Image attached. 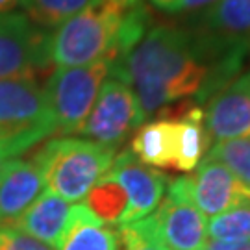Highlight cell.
I'll return each mask as SVG.
<instances>
[{
    "mask_svg": "<svg viewBox=\"0 0 250 250\" xmlns=\"http://www.w3.org/2000/svg\"><path fill=\"white\" fill-rule=\"evenodd\" d=\"M145 0H93L56 28L48 39V58L56 67H83L113 62L128 15Z\"/></svg>",
    "mask_w": 250,
    "mask_h": 250,
    "instance_id": "7a4b0ae2",
    "label": "cell"
},
{
    "mask_svg": "<svg viewBox=\"0 0 250 250\" xmlns=\"http://www.w3.org/2000/svg\"><path fill=\"white\" fill-rule=\"evenodd\" d=\"M198 250H202V249H198Z\"/></svg>",
    "mask_w": 250,
    "mask_h": 250,
    "instance_id": "f1b7e54d",
    "label": "cell"
},
{
    "mask_svg": "<svg viewBox=\"0 0 250 250\" xmlns=\"http://www.w3.org/2000/svg\"><path fill=\"white\" fill-rule=\"evenodd\" d=\"M230 50L217 48L193 28L154 24L125 58L111 63L109 76L132 87L146 119L178 102L197 100Z\"/></svg>",
    "mask_w": 250,
    "mask_h": 250,
    "instance_id": "6da1fadb",
    "label": "cell"
},
{
    "mask_svg": "<svg viewBox=\"0 0 250 250\" xmlns=\"http://www.w3.org/2000/svg\"><path fill=\"white\" fill-rule=\"evenodd\" d=\"M107 172L123 186L128 197V208L121 226L135 223L154 213L169 186V180L163 172L141 163L132 154V150L117 154Z\"/></svg>",
    "mask_w": 250,
    "mask_h": 250,
    "instance_id": "9c48e42d",
    "label": "cell"
},
{
    "mask_svg": "<svg viewBox=\"0 0 250 250\" xmlns=\"http://www.w3.org/2000/svg\"><path fill=\"white\" fill-rule=\"evenodd\" d=\"M117 232L99 221L85 204L71 206L67 228L58 250H117Z\"/></svg>",
    "mask_w": 250,
    "mask_h": 250,
    "instance_id": "2e32d148",
    "label": "cell"
},
{
    "mask_svg": "<svg viewBox=\"0 0 250 250\" xmlns=\"http://www.w3.org/2000/svg\"><path fill=\"white\" fill-rule=\"evenodd\" d=\"M130 150L145 165L174 169L178 150V121L156 119L143 125L132 137Z\"/></svg>",
    "mask_w": 250,
    "mask_h": 250,
    "instance_id": "9a60e30c",
    "label": "cell"
},
{
    "mask_svg": "<svg viewBox=\"0 0 250 250\" xmlns=\"http://www.w3.org/2000/svg\"><path fill=\"white\" fill-rule=\"evenodd\" d=\"M206 158L223 163L250 193V137L217 141L209 146Z\"/></svg>",
    "mask_w": 250,
    "mask_h": 250,
    "instance_id": "ffe728a7",
    "label": "cell"
},
{
    "mask_svg": "<svg viewBox=\"0 0 250 250\" xmlns=\"http://www.w3.org/2000/svg\"><path fill=\"white\" fill-rule=\"evenodd\" d=\"M148 2H150L152 6H156L158 9H161V11L172 15V13H174V8L178 6L180 0H148Z\"/></svg>",
    "mask_w": 250,
    "mask_h": 250,
    "instance_id": "4316f807",
    "label": "cell"
},
{
    "mask_svg": "<svg viewBox=\"0 0 250 250\" xmlns=\"http://www.w3.org/2000/svg\"><path fill=\"white\" fill-rule=\"evenodd\" d=\"M219 48L250 46V0H219L200 13L193 28Z\"/></svg>",
    "mask_w": 250,
    "mask_h": 250,
    "instance_id": "7c38bea8",
    "label": "cell"
},
{
    "mask_svg": "<svg viewBox=\"0 0 250 250\" xmlns=\"http://www.w3.org/2000/svg\"><path fill=\"white\" fill-rule=\"evenodd\" d=\"M204 126L209 139L228 141L250 135V71L233 78L208 100Z\"/></svg>",
    "mask_w": 250,
    "mask_h": 250,
    "instance_id": "30bf717a",
    "label": "cell"
},
{
    "mask_svg": "<svg viewBox=\"0 0 250 250\" xmlns=\"http://www.w3.org/2000/svg\"><path fill=\"white\" fill-rule=\"evenodd\" d=\"M209 135L204 126V109L191 106L178 119V150H176V170L191 172L202 161L209 148Z\"/></svg>",
    "mask_w": 250,
    "mask_h": 250,
    "instance_id": "e0dca14e",
    "label": "cell"
},
{
    "mask_svg": "<svg viewBox=\"0 0 250 250\" xmlns=\"http://www.w3.org/2000/svg\"><path fill=\"white\" fill-rule=\"evenodd\" d=\"M161 241L169 250H198L204 247L206 217L191 198L189 176L169 182L165 197L154 211Z\"/></svg>",
    "mask_w": 250,
    "mask_h": 250,
    "instance_id": "ba28073f",
    "label": "cell"
},
{
    "mask_svg": "<svg viewBox=\"0 0 250 250\" xmlns=\"http://www.w3.org/2000/svg\"><path fill=\"white\" fill-rule=\"evenodd\" d=\"M189 186L191 198L204 217H215L250 202V193L239 180L223 163L209 158L198 163L195 172L189 176Z\"/></svg>",
    "mask_w": 250,
    "mask_h": 250,
    "instance_id": "8fae6325",
    "label": "cell"
},
{
    "mask_svg": "<svg viewBox=\"0 0 250 250\" xmlns=\"http://www.w3.org/2000/svg\"><path fill=\"white\" fill-rule=\"evenodd\" d=\"M117 150L91 139H50L32 160L43 172L45 186L67 202H78L111 169Z\"/></svg>",
    "mask_w": 250,
    "mask_h": 250,
    "instance_id": "3957f363",
    "label": "cell"
},
{
    "mask_svg": "<svg viewBox=\"0 0 250 250\" xmlns=\"http://www.w3.org/2000/svg\"><path fill=\"white\" fill-rule=\"evenodd\" d=\"M19 0H0V13L4 11H11V8L17 4Z\"/></svg>",
    "mask_w": 250,
    "mask_h": 250,
    "instance_id": "83f0119b",
    "label": "cell"
},
{
    "mask_svg": "<svg viewBox=\"0 0 250 250\" xmlns=\"http://www.w3.org/2000/svg\"><path fill=\"white\" fill-rule=\"evenodd\" d=\"M50 34L34 24L26 13H0V80L36 78L52 63L48 58Z\"/></svg>",
    "mask_w": 250,
    "mask_h": 250,
    "instance_id": "52a82bcc",
    "label": "cell"
},
{
    "mask_svg": "<svg viewBox=\"0 0 250 250\" xmlns=\"http://www.w3.org/2000/svg\"><path fill=\"white\" fill-rule=\"evenodd\" d=\"M208 233L217 241H250V202L211 217Z\"/></svg>",
    "mask_w": 250,
    "mask_h": 250,
    "instance_id": "44dd1931",
    "label": "cell"
},
{
    "mask_svg": "<svg viewBox=\"0 0 250 250\" xmlns=\"http://www.w3.org/2000/svg\"><path fill=\"white\" fill-rule=\"evenodd\" d=\"M93 0H19L26 17L41 28H58Z\"/></svg>",
    "mask_w": 250,
    "mask_h": 250,
    "instance_id": "d6986e66",
    "label": "cell"
},
{
    "mask_svg": "<svg viewBox=\"0 0 250 250\" xmlns=\"http://www.w3.org/2000/svg\"><path fill=\"white\" fill-rule=\"evenodd\" d=\"M109 69V62L102 60L83 67H58L50 74L45 91L60 134H80Z\"/></svg>",
    "mask_w": 250,
    "mask_h": 250,
    "instance_id": "5b68a950",
    "label": "cell"
},
{
    "mask_svg": "<svg viewBox=\"0 0 250 250\" xmlns=\"http://www.w3.org/2000/svg\"><path fill=\"white\" fill-rule=\"evenodd\" d=\"M54 132L52 107L36 78L0 80V143L22 154Z\"/></svg>",
    "mask_w": 250,
    "mask_h": 250,
    "instance_id": "277c9868",
    "label": "cell"
},
{
    "mask_svg": "<svg viewBox=\"0 0 250 250\" xmlns=\"http://www.w3.org/2000/svg\"><path fill=\"white\" fill-rule=\"evenodd\" d=\"M15 156H19L17 152L13 150L11 146H8V145L0 143V172L4 170V167L8 165L11 160H15Z\"/></svg>",
    "mask_w": 250,
    "mask_h": 250,
    "instance_id": "484cf974",
    "label": "cell"
},
{
    "mask_svg": "<svg viewBox=\"0 0 250 250\" xmlns=\"http://www.w3.org/2000/svg\"><path fill=\"white\" fill-rule=\"evenodd\" d=\"M45 188L34 160H11L0 172V224H8L32 204Z\"/></svg>",
    "mask_w": 250,
    "mask_h": 250,
    "instance_id": "4fadbf2b",
    "label": "cell"
},
{
    "mask_svg": "<svg viewBox=\"0 0 250 250\" xmlns=\"http://www.w3.org/2000/svg\"><path fill=\"white\" fill-rule=\"evenodd\" d=\"M0 250H56L46 243L21 232L9 224H0Z\"/></svg>",
    "mask_w": 250,
    "mask_h": 250,
    "instance_id": "603a6c76",
    "label": "cell"
},
{
    "mask_svg": "<svg viewBox=\"0 0 250 250\" xmlns=\"http://www.w3.org/2000/svg\"><path fill=\"white\" fill-rule=\"evenodd\" d=\"M206 250H250V241H211L206 243Z\"/></svg>",
    "mask_w": 250,
    "mask_h": 250,
    "instance_id": "d4e9b609",
    "label": "cell"
},
{
    "mask_svg": "<svg viewBox=\"0 0 250 250\" xmlns=\"http://www.w3.org/2000/svg\"><path fill=\"white\" fill-rule=\"evenodd\" d=\"M117 239H119L117 250H169L165 243L161 241L154 215L119 226Z\"/></svg>",
    "mask_w": 250,
    "mask_h": 250,
    "instance_id": "7402d4cb",
    "label": "cell"
},
{
    "mask_svg": "<svg viewBox=\"0 0 250 250\" xmlns=\"http://www.w3.org/2000/svg\"><path fill=\"white\" fill-rule=\"evenodd\" d=\"M69 213H71L69 202L58 197L50 189H45L17 219H13L8 224L46 243L52 249H60Z\"/></svg>",
    "mask_w": 250,
    "mask_h": 250,
    "instance_id": "5bb4252c",
    "label": "cell"
},
{
    "mask_svg": "<svg viewBox=\"0 0 250 250\" xmlns=\"http://www.w3.org/2000/svg\"><path fill=\"white\" fill-rule=\"evenodd\" d=\"M143 123L145 113L132 87L111 76L102 83L80 134L85 139L117 150V146L125 143L126 137Z\"/></svg>",
    "mask_w": 250,
    "mask_h": 250,
    "instance_id": "8992f818",
    "label": "cell"
},
{
    "mask_svg": "<svg viewBox=\"0 0 250 250\" xmlns=\"http://www.w3.org/2000/svg\"><path fill=\"white\" fill-rule=\"evenodd\" d=\"M83 204L104 224L121 226L126 208H128V197L123 186L109 172H106L85 195Z\"/></svg>",
    "mask_w": 250,
    "mask_h": 250,
    "instance_id": "ac0fdd59",
    "label": "cell"
},
{
    "mask_svg": "<svg viewBox=\"0 0 250 250\" xmlns=\"http://www.w3.org/2000/svg\"><path fill=\"white\" fill-rule=\"evenodd\" d=\"M215 2H219V0H180L178 6L174 8V13H182V11H202V9L213 6Z\"/></svg>",
    "mask_w": 250,
    "mask_h": 250,
    "instance_id": "cb8c5ba5",
    "label": "cell"
}]
</instances>
